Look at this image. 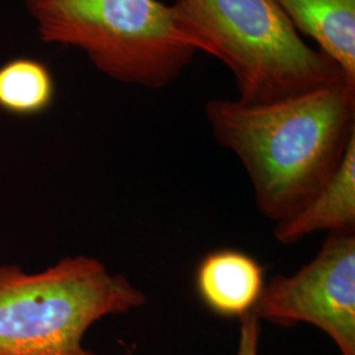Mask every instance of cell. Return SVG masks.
Here are the masks:
<instances>
[{"label":"cell","instance_id":"1","mask_svg":"<svg viewBox=\"0 0 355 355\" xmlns=\"http://www.w3.org/2000/svg\"><path fill=\"white\" fill-rule=\"evenodd\" d=\"M205 116L245 167L259 212L277 224L303 209L341 165L355 139V85L343 79L267 104L214 99Z\"/></svg>","mask_w":355,"mask_h":355},{"label":"cell","instance_id":"2","mask_svg":"<svg viewBox=\"0 0 355 355\" xmlns=\"http://www.w3.org/2000/svg\"><path fill=\"white\" fill-rule=\"evenodd\" d=\"M171 7L198 51L230 70L241 102H279L347 79L305 42L275 0H175Z\"/></svg>","mask_w":355,"mask_h":355},{"label":"cell","instance_id":"3","mask_svg":"<svg viewBox=\"0 0 355 355\" xmlns=\"http://www.w3.org/2000/svg\"><path fill=\"white\" fill-rule=\"evenodd\" d=\"M145 302L125 275L87 255L38 272L0 265V355H95L83 345L87 330Z\"/></svg>","mask_w":355,"mask_h":355},{"label":"cell","instance_id":"4","mask_svg":"<svg viewBox=\"0 0 355 355\" xmlns=\"http://www.w3.org/2000/svg\"><path fill=\"white\" fill-rule=\"evenodd\" d=\"M42 42L83 51L117 82L164 89L183 74L196 46L171 6L158 0H26Z\"/></svg>","mask_w":355,"mask_h":355},{"label":"cell","instance_id":"5","mask_svg":"<svg viewBox=\"0 0 355 355\" xmlns=\"http://www.w3.org/2000/svg\"><path fill=\"white\" fill-rule=\"evenodd\" d=\"M254 315L282 327L322 330L341 355H355V232L329 233L315 258L266 283Z\"/></svg>","mask_w":355,"mask_h":355},{"label":"cell","instance_id":"6","mask_svg":"<svg viewBox=\"0 0 355 355\" xmlns=\"http://www.w3.org/2000/svg\"><path fill=\"white\" fill-rule=\"evenodd\" d=\"M266 268L248 253L220 249L205 254L195 270L193 287L202 304L218 318L253 313L266 286Z\"/></svg>","mask_w":355,"mask_h":355},{"label":"cell","instance_id":"7","mask_svg":"<svg viewBox=\"0 0 355 355\" xmlns=\"http://www.w3.org/2000/svg\"><path fill=\"white\" fill-rule=\"evenodd\" d=\"M321 230L355 232V139L325 187L296 215L277 223L274 237L292 245Z\"/></svg>","mask_w":355,"mask_h":355},{"label":"cell","instance_id":"8","mask_svg":"<svg viewBox=\"0 0 355 355\" xmlns=\"http://www.w3.org/2000/svg\"><path fill=\"white\" fill-rule=\"evenodd\" d=\"M299 33L309 36L355 83V0H275Z\"/></svg>","mask_w":355,"mask_h":355},{"label":"cell","instance_id":"9","mask_svg":"<svg viewBox=\"0 0 355 355\" xmlns=\"http://www.w3.org/2000/svg\"><path fill=\"white\" fill-rule=\"evenodd\" d=\"M55 94L49 69L28 58L12 60L0 67V108L17 116L41 114Z\"/></svg>","mask_w":355,"mask_h":355},{"label":"cell","instance_id":"10","mask_svg":"<svg viewBox=\"0 0 355 355\" xmlns=\"http://www.w3.org/2000/svg\"><path fill=\"white\" fill-rule=\"evenodd\" d=\"M259 336L261 325L258 318L254 313L243 316L240 320V338L237 355H258Z\"/></svg>","mask_w":355,"mask_h":355}]
</instances>
